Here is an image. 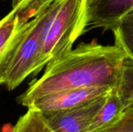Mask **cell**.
Masks as SVG:
<instances>
[{"instance_id":"cell-3","label":"cell","mask_w":133,"mask_h":132,"mask_svg":"<svg viewBox=\"0 0 133 132\" xmlns=\"http://www.w3.org/2000/svg\"><path fill=\"white\" fill-rule=\"evenodd\" d=\"M87 27V0H51L43 31L42 69L70 51Z\"/></svg>"},{"instance_id":"cell-5","label":"cell","mask_w":133,"mask_h":132,"mask_svg":"<svg viewBox=\"0 0 133 132\" xmlns=\"http://www.w3.org/2000/svg\"><path fill=\"white\" fill-rule=\"evenodd\" d=\"M48 0H23L0 20V68L24 24Z\"/></svg>"},{"instance_id":"cell-8","label":"cell","mask_w":133,"mask_h":132,"mask_svg":"<svg viewBox=\"0 0 133 132\" xmlns=\"http://www.w3.org/2000/svg\"><path fill=\"white\" fill-rule=\"evenodd\" d=\"M124 109L125 106L114 88L108 93L104 104L91 121L85 132L97 131L113 124L119 118Z\"/></svg>"},{"instance_id":"cell-6","label":"cell","mask_w":133,"mask_h":132,"mask_svg":"<svg viewBox=\"0 0 133 132\" xmlns=\"http://www.w3.org/2000/svg\"><path fill=\"white\" fill-rule=\"evenodd\" d=\"M113 89L107 86H90L67 89L38 98L27 108H34L41 112L66 110L107 95Z\"/></svg>"},{"instance_id":"cell-4","label":"cell","mask_w":133,"mask_h":132,"mask_svg":"<svg viewBox=\"0 0 133 132\" xmlns=\"http://www.w3.org/2000/svg\"><path fill=\"white\" fill-rule=\"evenodd\" d=\"M108 95V93L72 108L42 113L55 132H85L104 104Z\"/></svg>"},{"instance_id":"cell-9","label":"cell","mask_w":133,"mask_h":132,"mask_svg":"<svg viewBox=\"0 0 133 132\" xmlns=\"http://www.w3.org/2000/svg\"><path fill=\"white\" fill-rule=\"evenodd\" d=\"M27 109V111L18 119L12 132H55L41 111L34 108Z\"/></svg>"},{"instance_id":"cell-11","label":"cell","mask_w":133,"mask_h":132,"mask_svg":"<svg viewBox=\"0 0 133 132\" xmlns=\"http://www.w3.org/2000/svg\"><path fill=\"white\" fill-rule=\"evenodd\" d=\"M129 58L133 60V8L125 13L112 30Z\"/></svg>"},{"instance_id":"cell-7","label":"cell","mask_w":133,"mask_h":132,"mask_svg":"<svg viewBox=\"0 0 133 132\" xmlns=\"http://www.w3.org/2000/svg\"><path fill=\"white\" fill-rule=\"evenodd\" d=\"M133 8V0H87L88 26L112 30Z\"/></svg>"},{"instance_id":"cell-10","label":"cell","mask_w":133,"mask_h":132,"mask_svg":"<svg viewBox=\"0 0 133 132\" xmlns=\"http://www.w3.org/2000/svg\"><path fill=\"white\" fill-rule=\"evenodd\" d=\"M115 89L125 107L133 103V60L127 55L122 61Z\"/></svg>"},{"instance_id":"cell-13","label":"cell","mask_w":133,"mask_h":132,"mask_svg":"<svg viewBox=\"0 0 133 132\" xmlns=\"http://www.w3.org/2000/svg\"><path fill=\"white\" fill-rule=\"evenodd\" d=\"M22 1H23V0H12V7L13 6H15V5H18L19 2H21Z\"/></svg>"},{"instance_id":"cell-12","label":"cell","mask_w":133,"mask_h":132,"mask_svg":"<svg viewBox=\"0 0 133 132\" xmlns=\"http://www.w3.org/2000/svg\"><path fill=\"white\" fill-rule=\"evenodd\" d=\"M94 132H133V103L125 107L115 122Z\"/></svg>"},{"instance_id":"cell-1","label":"cell","mask_w":133,"mask_h":132,"mask_svg":"<svg viewBox=\"0 0 133 132\" xmlns=\"http://www.w3.org/2000/svg\"><path fill=\"white\" fill-rule=\"evenodd\" d=\"M126 55L115 38L113 45H102L97 40L82 43L48 64L43 75L29 85L18 96L17 102L28 107L38 98L67 89L90 86L115 88Z\"/></svg>"},{"instance_id":"cell-2","label":"cell","mask_w":133,"mask_h":132,"mask_svg":"<svg viewBox=\"0 0 133 132\" xmlns=\"http://www.w3.org/2000/svg\"><path fill=\"white\" fill-rule=\"evenodd\" d=\"M51 1L48 0L24 24L0 68V85L9 90L15 89L29 75L42 70L43 31L50 14Z\"/></svg>"}]
</instances>
